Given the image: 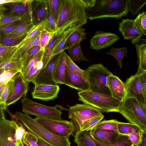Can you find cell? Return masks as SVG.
I'll list each match as a JSON object with an SVG mask.
<instances>
[{
  "mask_svg": "<svg viewBox=\"0 0 146 146\" xmlns=\"http://www.w3.org/2000/svg\"><path fill=\"white\" fill-rule=\"evenodd\" d=\"M5 85H0V97Z\"/></svg>",
  "mask_w": 146,
  "mask_h": 146,
  "instance_id": "obj_61",
  "label": "cell"
},
{
  "mask_svg": "<svg viewBox=\"0 0 146 146\" xmlns=\"http://www.w3.org/2000/svg\"><path fill=\"white\" fill-rule=\"evenodd\" d=\"M51 12L56 23L59 9L60 0H49Z\"/></svg>",
  "mask_w": 146,
  "mask_h": 146,
  "instance_id": "obj_49",
  "label": "cell"
},
{
  "mask_svg": "<svg viewBox=\"0 0 146 146\" xmlns=\"http://www.w3.org/2000/svg\"><path fill=\"white\" fill-rule=\"evenodd\" d=\"M44 53V51L41 50L33 57L29 62L27 68L23 74L22 75V76H23L33 66L36 62L39 60H42Z\"/></svg>",
  "mask_w": 146,
  "mask_h": 146,
  "instance_id": "obj_53",
  "label": "cell"
},
{
  "mask_svg": "<svg viewBox=\"0 0 146 146\" xmlns=\"http://www.w3.org/2000/svg\"><path fill=\"white\" fill-rule=\"evenodd\" d=\"M40 31L37 34L24 42L17 45V48L11 58L22 60L27 52L32 48L36 46H40Z\"/></svg>",
  "mask_w": 146,
  "mask_h": 146,
  "instance_id": "obj_20",
  "label": "cell"
},
{
  "mask_svg": "<svg viewBox=\"0 0 146 146\" xmlns=\"http://www.w3.org/2000/svg\"><path fill=\"white\" fill-rule=\"evenodd\" d=\"M28 33L18 36H3L0 38V43L2 45L7 46H17L23 40Z\"/></svg>",
  "mask_w": 146,
  "mask_h": 146,
  "instance_id": "obj_34",
  "label": "cell"
},
{
  "mask_svg": "<svg viewBox=\"0 0 146 146\" xmlns=\"http://www.w3.org/2000/svg\"><path fill=\"white\" fill-rule=\"evenodd\" d=\"M74 141L77 146H97L89 131H77L74 135Z\"/></svg>",
  "mask_w": 146,
  "mask_h": 146,
  "instance_id": "obj_26",
  "label": "cell"
},
{
  "mask_svg": "<svg viewBox=\"0 0 146 146\" xmlns=\"http://www.w3.org/2000/svg\"><path fill=\"white\" fill-rule=\"evenodd\" d=\"M85 9L92 7L96 0H79Z\"/></svg>",
  "mask_w": 146,
  "mask_h": 146,
  "instance_id": "obj_55",
  "label": "cell"
},
{
  "mask_svg": "<svg viewBox=\"0 0 146 146\" xmlns=\"http://www.w3.org/2000/svg\"><path fill=\"white\" fill-rule=\"evenodd\" d=\"M106 85L113 98L120 102L123 100L125 96L124 84L118 77L113 74L108 76Z\"/></svg>",
  "mask_w": 146,
  "mask_h": 146,
  "instance_id": "obj_19",
  "label": "cell"
},
{
  "mask_svg": "<svg viewBox=\"0 0 146 146\" xmlns=\"http://www.w3.org/2000/svg\"><path fill=\"white\" fill-rule=\"evenodd\" d=\"M128 51L126 47L120 48H111L109 52L106 54L113 56L117 60L120 67L122 68V61L125 56L127 57Z\"/></svg>",
  "mask_w": 146,
  "mask_h": 146,
  "instance_id": "obj_35",
  "label": "cell"
},
{
  "mask_svg": "<svg viewBox=\"0 0 146 146\" xmlns=\"http://www.w3.org/2000/svg\"><path fill=\"white\" fill-rule=\"evenodd\" d=\"M35 119L50 132L60 137H69L70 135H73L77 131L75 126L71 121L38 117Z\"/></svg>",
  "mask_w": 146,
  "mask_h": 146,
  "instance_id": "obj_9",
  "label": "cell"
},
{
  "mask_svg": "<svg viewBox=\"0 0 146 146\" xmlns=\"http://www.w3.org/2000/svg\"><path fill=\"white\" fill-rule=\"evenodd\" d=\"M27 1L24 0L20 3L6 4L10 11V14L20 16L32 21V13L29 9Z\"/></svg>",
  "mask_w": 146,
  "mask_h": 146,
  "instance_id": "obj_23",
  "label": "cell"
},
{
  "mask_svg": "<svg viewBox=\"0 0 146 146\" xmlns=\"http://www.w3.org/2000/svg\"><path fill=\"white\" fill-rule=\"evenodd\" d=\"M36 143L38 146H51L46 142L38 138Z\"/></svg>",
  "mask_w": 146,
  "mask_h": 146,
  "instance_id": "obj_59",
  "label": "cell"
},
{
  "mask_svg": "<svg viewBox=\"0 0 146 146\" xmlns=\"http://www.w3.org/2000/svg\"><path fill=\"white\" fill-rule=\"evenodd\" d=\"M128 9L132 16L137 14L146 4V0H128Z\"/></svg>",
  "mask_w": 146,
  "mask_h": 146,
  "instance_id": "obj_40",
  "label": "cell"
},
{
  "mask_svg": "<svg viewBox=\"0 0 146 146\" xmlns=\"http://www.w3.org/2000/svg\"><path fill=\"white\" fill-rule=\"evenodd\" d=\"M19 146H25L23 143H21Z\"/></svg>",
  "mask_w": 146,
  "mask_h": 146,
  "instance_id": "obj_63",
  "label": "cell"
},
{
  "mask_svg": "<svg viewBox=\"0 0 146 146\" xmlns=\"http://www.w3.org/2000/svg\"><path fill=\"white\" fill-rule=\"evenodd\" d=\"M70 59L73 62H79L81 61H89L84 55L82 50L80 42H79L68 49Z\"/></svg>",
  "mask_w": 146,
  "mask_h": 146,
  "instance_id": "obj_29",
  "label": "cell"
},
{
  "mask_svg": "<svg viewBox=\"0 0 146 146\" xmlns=\"http://www.w3.org/2000/svg\"><path fill=\"white\" fill-rule=\"evenodd\" d=\"M65 54L66 65L69 70L73 74L81 77L88 82L87 75L85 70H83L78 66L65 52Z\"/></svg>",
  "mask_w": 146,
  "mask_h": 146,
  "instance_id": "obj_30",
  "label": "cell"
},
{
  "mask_svg": "<svg viewBox=\"0 0 146 146\" xmlns=\"http://www.w3.org/2000/svg\"><path fill=\"white\" fill-rule=\"evenodd\" d=\"M119 122L116 119L101 121L92 128L117 131V125Z\"/></svg>",
  "mask_w": 146,
  "mask_h": 146,
  "instance_id": "obj_38",
  "label": "cell"
},
{
  "mask_svg": "<svg viewBox=\"0 0 146 146\" xmlns=\"http://www.w3.org/2000/svg\"><path fill=\"white\" fill-rule=\"evenodd\" d=\"M30 21H31L28 19H23L0 26V35L3 36L7 35L13 32L19 26Z\"/></svg>",
  "mask_w": 146,
  "mask_h": 146,
  "instance_id": "obj_32",
  "label": "cell"
},
{
  "mask_svg": "<svg viewBox=\"0 0 146 146\" xmlns=\"http://www.w3.org/2000/svg\"><path fill=\"white\" fill-rule=\"evenodd\" d=\"M42 50L40 46H34L29 50L22 59L23 65L21 72L22 75L24 73L29 62L33 57Z\"/></svg>",
  "mask_w": 146,
  "mask_h": 146,
  "instance_id": "obj_42",
  "label": "cell"
},
{
  "mask_svg": "<svg viewBox=\"0 0 146 146\" xmlns=\"http://www.w3.org/2000/svg\"><path fill=\"white\" fill-rule=\"evenodd\" d=\"M89 132L93 139L107 145L115 143L120 135L117 131L94 128H92Z\"/></svg>",
  "mask_w": 146,
  "mask_h": 146,
  "instance_id": "obj_17",
  "label": "cell"
},
{
  "mask_svg": "<svg viewBox=\"0 0 146 146\" xmlns=\"http://www.w3.org/2000/svg\"><path fill=\"white\" fill-rule=\"evenodd\" d=\"M65 52L58 64L54 72V79L56 84H64L66 67Z\"/></svg>",
  "mask_w": 146,
  "mask_h": 146,
  "instance_id": "obj_27",
  "label": "cell"
},
{
  "mask_svg": "<svg viewBox=\"0 0 146 146\" xmlns=\"http://www.w3.org/2000/svg\"><path fill=\"white\" fill-rule=\"evenodd\" d=\"M12 79L13 84L6 102V107L14 104L22 97H26L28 90L29 83L24 80L21 72L17 73Z\"/></svg>",
  "mask_w": 146,
  "mask_h": 146,
  "instance_id": "obj_12",
  "label": "cell"
},
{
  "mask_svg": "<svg viewBox=\"0 0 146 146\" xmlns=\"http://www.w3.org/2000/svg\"><path fill=\"white\" fill-rule=\"evenodd\" d=\"M19 72V71L15 70L4 71L0 75V85L6 84Z\"/></svg>",
  "mask_w": 146,
  "mask_h": 146,
  "instance_id": "obj_46",
  "label": "cell"
},
{
  "mask_svg": "<svg viewBox=\"0 0 146 146\" xmlns=\"http://www.w3.org/2000/svg\"><path fill=\"white\" fill-rule=\"evenodd\" d=\"M141 131L137 126L130 123L119 122L117 125V131L121 135H127L133 131Z\"/></svg>",
  "mask_w": 146,
  "mask_h": 146,
  "instance_id": "obj_31",
  "label": "cell"
},
{
  "mask_svg": "<svg viewBox=\"0 0 146 146\" xmlns=\"http://www.w3.org/2000/svg\"><path fill=\"white\" fill-rule=\"evenodd\" d=\"M64 84L75 89L79 92L88 90V82L81 77L71 72L66 65Z\"/></svg>",
  "mask_w": 146,
  "mask_h": 146,
  "instance_id": "obj_21",
  "label": "cell"
},
{
  "mask_svg": "<svg viewBox=\"0 0 146 146\" xmlns=\"http://www.w3.org/2000/svg\"><path fill=\"white\" fill-rule=\"evenodd\" d=\"M55 32H49L43 28L40 31V46L44 52L46 46Z\"/></svg>",
  "mask_w": 146,
  "mask_h": 146,
  "instance_id": "obj_45",
  "label": "cell"
},
{
  "mask_svg": "<svg viewBox=\"0 0 146 146\" xmlns=\"http://www.w3.org/2000/svg\"><path fill=\"white\" fill-rule=\"evenodd\" d=\"M5 119L3 110L0 108V122Z\"/></svg>",
  "mask_w": 146,
  "mask_h": 146,
  "instance_id": "obj_60",
  "label": "cell"
},
{
  "mask_svg": "<svg viewBox=\"0 0 146 146\" xmlns=\"http://www.w3.org/2000/svg\"><path fill=\"white\" fill-rule=\"evenodd\" d=\"M141 132V131L140 132L133 131L127 135L129 140L134 145H137L140 141Z\"/></svg>",
  "mask_w": 146,
  "mask_h": 146,
  "instance_id": "obj_54",
  "label": "cell"
},
{
  "mask_svg": "<svg viewBox=\"0 0 146 146\" xmlns=\"http://www.w3.org/2000/svg\"><path fill=\"white\" fill-rule=\"evenodd\" d=\"M78 100L100 110L102 113L117 112L120 103L111 96L89 90L78 92Z\"/></svg>",
  "mask_w": 146,
  "mask_h": 146,
  "instance_id": "obj_4",
  "label": "cell"
},
{
  "mask_svg": "<svg viewBox=\"0 0 146 146\" xmlns=\"http://www.w3.org/2000/svg\"><path fill=\"white\" fill-rule=\"evenodd\" d=\"M135 146H146V132L141 131L140 140Z\"/></svg>",
  "mask_w": 146,
  "mask_h": 146,
  "instance_id": "obj_56",
  "label": "cell"
},
{
  "mask_svg": "<svg viewBox=\"0 0 146 146\" xmlns=\"http://www.w3.org/2000/svg\"><path fill=\"white\" fill-rule=\"evenodd\" d=\"M118 112L142 131L146 132V111L135 98H127L121 102Z\"/></svg>",
  "mask_w": 146,
  "mask_h": 146,
  "instance_id": "obj_5",
  "label": "cell"
},
{
  "mask_svg": "<svg viewBox=\"0 0 146 146\" xmlns=\"http://www.w3.org/2000/svg\"><path fill=\"white\" fill-rule=\"evenodd\" d=\"M118 23L119 30L124 39L130 40L132 44L141 38L142 34L134 25V20L122 19Z\"/></svg>",
  "mask_w": 146,
  "mask_h": 146,
  "instance_id": "obj_16",
  "label": "cell"
},
{
  "mask_svg": "<svg viewBox=\"0 0 146 146\" xmlns=\"http://www.w3.org/2000/svg\"><path fill=\"white\" fill-rule=\"evenodd\" d=\"M93 139L97 146H134L129 139L127 135H120L117 141L114 144L111 145H105L94 139Z\"/></svg>",
  "mask_w": 146,
  "mask_h": 146,
  "instance_id": "obj_43",
  "label": "cell"
},
{
  "mask_svg": "<svg viewBox=\"0 0 146 146\" xmlns=\"http://www.w3.org/2000/svg\"><path fill=\"white\" fill-rule=\"evenodd\" d=\"M17 46H7L0 43V63L10 58L15 52Z\"/></svg>",
  "mask_w": 146,
  "mask_h": 146,
  "instance_id": "obj_41",
  "label": "cell"
},
{
  "mask_svg": "<svg viewBox=\"0 0 146 146\" xmlns=\"http://www.w3.org/2000/svg\"><path fill=\"white\" fill-rule=\"evenodd\" d=\"M48 2V0L33 1L32 22L34 25L39 24L47 18Z\"/></svg>",
  "mask_w": 146,
  "mask_h": 146,
  "instance_id": "obj_18",
  "label": "cell"
},
{
  "mask_svg": "<svg viewBox=\"0 0 146 146\" xmlns=\"http://www.w3.org/2000/svg\"><path fill=\"white\" fill-rule=\"evenodd\" d=\"M85 71L89 84L88 90L111 96L106 86L107 77L113 74L101 64L90 65Z\"/></svg>",
  "mask_w": 146,
  "mask_h": 146,
  "instance_id": "obj_6",
  "label": "cell"
},
{
  "mask_svg": "<svg viewBox=\"0 0 146 146\" xmlns=\"http://www.w3.org/2000/svg\"><path fill=\"white\" fill-rule=\"evenodd\" d=\"M87 19L85 9L79 0H60L58 30L66 27H82Z\"/></svg>",
  "mask_w": 146,
  "mask_h": 146,
  "instance_id": "obj_1",
  "label": "cell"
},
{
  "mask_svg": "<svg viewBox=\"0 0 146 146\" xmlns=\"http://www.w3.org/2000/svg\"><path fill=\"white\" fill-rule=\"evenodd\" d=\"M19 126L17 128L15 133V138L16 144L19 145L21 143H23V139L25 134L28 132L23 125L20 123Z\"/></svg>",
  "mask_w": 146,
  "mask_h": 146,
  "instance_id": "obj_47",
  "label": "cell"
},
{
  "mask_svg": "<svg viewBox=\"0 0 146 146\" xmlns=\"http://www.w3.org/2000/svg\"><path fill=\"white\" fill-rule=\"evenodd\" d=\"M104 116L102 114L92 117L84 122L81 125L80 130L81 131H89L100 122Z\"/></svg>",
  "mask_w": 146,
  "mask_h": 146,
  "instance_id": "obj_36",
  "label": "cell"
},
{
  "mask_svg": "<svg viewBox=\"0 0 146 146\" xmlns=\"http://www.w3.org/2000/svg\"><path fill=\"white\" fill-rule=\"evenodd\" d=\"M71 27L72 26L66 27L60 30H58L54 34L44 49L42 59L43 64V67L45 66L50 59L54 49L63 36L66 32L67 30Z\"/></svg>",
  "mask_w": 146,
  "mask_h": 146,
  "instance_id": "obj_22",
  "label": "cell"
},
{
  "mask_svg": "<svg viewBox=\"0 0 146 146\" xmlns=\"http://www.w3.org/2000/svg\"><path fill=\"white\" fill-rule=\"evenodd\" d=\"M134 25L144 35H146V13L143 11L134 20Z\"/></svg>",
  "mask_w": 146,
  "mask_h": 146,
  "instance_id": "obj_37",
  "label": "cell"
},
{
  "mask_svg": "<svg viewBox=\"0 0 146 146\" xmlns=\"http://www.w3.org/2000/svg\"><path fill=\"white\" fill-rule=\"evenodd\" d=\"M64 52V51L55 56L45 66L39 70L31 82L35 86L39 84L57 85L54 79V72Z\"/></svg>",
  "mask_w": 146,
  "mask_h": 146,
  "instance_id": "obj_10",
  "label": "cell"
},
{
  "mask_svg": "<svg viewBox=\"0 0 146 146\" xmlns=\"http://www.w3.org/2000/svg\"><path fill=\"white\" fill-rule=\"evenodd\" d=\"M4 71V70L3 69H0V75Z\"/></svg>",
  "mask_w": 146,
  "mask_h": 146,
  "instance_id": "obj_62",
  "label": "cell"
},
{
  "mask_svg": "<svg viewBox=\"0 0 146 146\" xmlns=\"http://www.w3.org/2000/svg\"><path fill=\"white\" fill-rule=\"evenodd\" d=\"M0 17H1V14L0 13Z\"/></svg>",
  "mask_w": 146,
  "mask_h": 146,
  "instance_id": "obj_64",
  "label": "cell"
},
{
  "mask_svg": "<svg viewBox=\"0 0 146 146\" xmlns=\"http://www.w3.org/2000/svg\"><path fill=\"white\" fill-rule=\"evenodd\" d=\"M39 70L37 67L33 65V66L23 76V80L29 83L31 82Z\"/></svg>",
  "mask_w": 146,
  "mask_h": 146,
  "instance_id": "obj_52",
  "label": "cell"
},
{
  "mask_svg": "<svg viewBox=\"0 0 146 146\" xmlns=\"http://www.w3.org/2000/svg\"><path fill=\"white\" fill-rule=\"evenodd\" d=\"M23 19L21 17L10 14L2 15L0 18V26Z\"/></svg>",
  "mask_w": 146,
  "mask_h": 146,
  "instance_id": "obj_48",
  "label": "cell"
},
{
  "mask_svg": "<svg viewBox=\"0 0 146 146\" xmlns=\"http://www.w3.org/2000/svg\"><path fill=\"white\" fill-rule=\"evenodd\" d=\"M34 26L31 21H28L18 27L11 33L5 36H18L27 33Z\"/></svg>",
  "mask_w": 146,
  "mask_h": 146,
  "instance_id": "obj_39",
  "label": "cell"
},
{
  "mask_svg": "<svg viewBox=\"0 0 146 146\" xmlns=\"http://www.w3.org/2000/svg\"><path fill=\"white\" fill-rule=\"evenodd\" d=\"M124 84L125 96L124 100L135 98L143 109L146 111V99L143 95L138 75L135 74L127 78Z\"/></svg>",
  "mask_w": 146,
  "mask_h": 146,
  "instance_id": "obj_11",
  "label": "cell"
},
{
  "mask_svg": "<svg viewBox=\"0 0 146 146\" xmlns=\"http://www.w3.org/2000/svg\"><path fill=\"white\" fill-rule=\"evenodd\" d=\"M37 140V138L28 132L24 136L23 142L27 146H38L36 143Z\"/></svg>",
  "mask_w": 146,
  "mask_h": 146,
  "instance_id": "obj_50",
  "label": "cell"
},
{
  "mask_svg": "<svg viewBox=\"0 0 146 146\" xmlns=\"http://www.w3.org/2000/svg\"><path fill=\"white\" fill-rule=\"evenodd\" d=\"M128 0H96L94 5L85 9L88 19H119L129 13Z\"/></svg>",
  "mask_w": 146,
  "mask_h": 146,
  "instance_id": "obj_2",
  "label": "cell"
},
{
  "mask_svg": "<svg viewBox=\"0 0 146 146\" xmlns=\"http://www.w3.org/2000/svg\"><path fill=\"white\" fill-rule=\"evenodd\" d=\"M22 110L25 114L35 115L36 117L61 120L62 112L56 106L51 107L34 102L25 97L21 100Z\"/></svg>",
  "mask_w": 146,
  "mask_h": 146,
  "instance_id": "obj_7",
  "label": "cell"
},
{
  "mask_svg": "<svg viewBox=\"0 0 146 146\" xmlns=\"http://www.w3.org/2000/svg\"><path fill=\"white\" fill-rule=\"evenodd\" d=\"M15 115L23 124L27 131L38 139L51 146H71L69 137L56 135L43 127L29 115L16 112Z\"/></svg>",
  "mask_w": 146,
  "mask_h": 146,
  "instance_id": "obj_3",
  "label": "cell"
},
{
  "mask_svg": "<svg viewBox=\"0 0 146 146\" xmlns=\"http://www.w3.org/2000/svg\"><path fill=\"white\" fill-rule=\"evenodd\" d=\"M82 27L76 29L68 38L64 44L63 50L68 49L86 38V33Z\"/></svg>",
  "mask_w": 146,
  "mask_h": 146,
  "instance_id": "obj_25",
  "label": "cell"
},
{
  "mask_svg": "<svg viewBox=\"0 0 146 146\" xmlns=\"http://www.w3.org/2000/svg\"><path fill=\"white\" fill-rule=\"evenodd\" d=\"M5 110L7 111L8 113L10 115L12 119V121L19 124L20 122L18 121V119L16 118L15 115H13L12 114L11 112L7 108H6Z\"/></svg>",
  "mask_w": 146,
  "mask_h": 146,
  "instance_id": "obj_58",
  "label": "cell"
},
{
  "mask_svg": "<svg viewBox=\"0 0 146 146\" xmlns=\"http://www.w3.org/2000/svg\"><path fill=\"white\" fill-rule=\"evenodd\" d=\"M68 118L75 126L77 131H79L81 125L85 121L95 116L101 114L99 109L89 104H76L68 106Z\"/></svg>",
  "mask_w": 146,
  "mask_h": 146,
  "instance_id": "obj_8",
  "label": "cell"
},
{
  "mask_svg": "<svg viewBox=\"0 0 146 146\" xmlns=\"http://www.w3.org/2000/svg\"><path fill=\"white\" fill-rule=\"evenodd\" d=\"M19 124L12 121L4 119L0 122V146H19L15 138L16 130Z\"/></svg>",
  "mask_w": 146,
  "mask_h": 146,
  "instance_id": "obj_13",
  "label": "cell"
},
{
  "mask_svg": "<svg viewBox=\"0 0 146 146\" xmlns=\"http://www.w3.org/2000/svg\"><path fill=\"white\" fill-rule=\"evenodd\" d=\"M80 27H71L67 30L53 50L50 59L56 54L64 51H63V49L67 38L76 29Z\"/></svg>",
  "mask_w": 146,
  "mask_h": 146,
  "instance_id": "obj_33",
  "label": "cell"
},
{
  "mask_svg": "<svg viewBox=\"0 0 146 146\" xmlns=\"http://www.w3.org/2000/svg\"><path fill=\"white\" fill-rule=\"evenodd\" d=\"M23 65L22 60L10 57L0 63V69L4 71L16 70L21 73Z\"/></svg>",
  "mask_w": 146,
  "mask_h": 146,
  "instance_id": "obj_28",
  "label": "cell"
},
{
  "mask_svg": "<svg viewBox=\"0 0 146 146\" xmlns=\"http://www.w3.org/2000/svg\"><path fill=\"white\" fill-rule=\"evenodd\" d=\"M24 1L22 0H0V6L4 4L22 2Z\"/></svg>",
  "mask_w": 146,
  "mask_h": 146,
  "instance_id": "obj_57",
  "label": "cell"
},
{
  "mask_svg": "<svg viewBox=\"0 0 146 146\" xmlns=\"http://www.w3.org/2000/svg\"><path fill=\"white\" fill-rule=\"evenodd\" d=\"M119 38L116 34L100 31L96 32L90 40V47L96 50L106 48L117 42Z\"/></svg>",
  "mask_w": 146,
  "mask_h": 146,
  "instance_id": "obj_14",
  "label": "cell"
},
{
  "mask_svg": "<svg viewBox=\"0 0 146 146\" xmlns=\"http://www.w3.org/2000/svg\"><path fill=\"white\" fill-rule=\"evenodd\" d=\"M59 90V87L57 85L39 84L35 86L31 94L34 99L46 101L56 98Z\"/></svg>",
  "mask_w": 146,
  "mask_h": 146,
  "instance_id": "obj_15",
  "label": "cell"
},
{
  "mask_svg": "<svg viewBox=\"0 0 146 146\" xmlns=\"http://www.w3.org/2000/svg\"><path fill=\"white\" fill-rule=\"evenodd\" d=\"M135 74L139 76L143 95L146 99V70L137 71Z\"/></svg>",
  "mask_w": 146,
  "mask_h": 146,
  "instance_id": "obj_51",
  "label": "cell"
},
{
  "mask_svg": "<svg viewBox=\"0 0 146 146\" xmlns=\"http://www.w3.org/2000/svg\"><path fill=\"white\" fill-rule=\"evenodd\" d=\"M135 44L139 65L137 70H146V39L141 38Z\"/></svg>",
  "mask_w": 146,
  "mask_h": 146,
  "instance_id": "obj_24",
  "label": "cell"
},
{
  "mask_svg": "<svg viewBox=\"0 0 146 146\" xmlns=\"http://www.w3.org/2000/svg\"><path fill=\"white\" fill-rule=\"evenodd\" d=\"M13 84L11 80L5 85L0 97V108L6 110V103L9 95Z\"/></svg>",
  "mask_w": 146,
  "mask_h": 146,
  "instance_id": "obj_44",
  "label": "cell"
}]
</instances>
